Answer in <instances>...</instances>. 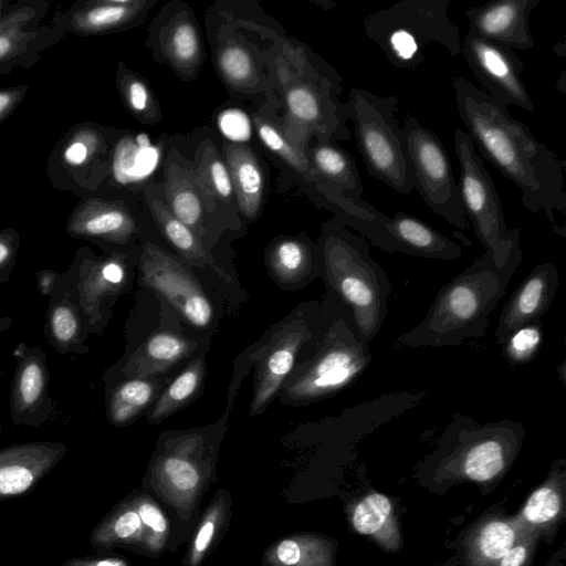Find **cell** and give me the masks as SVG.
<instances>
[{"instance_id":"obj_17","label":"cell","mask_w":566,"mask_h":566,"mask_svg":"<svg viewBox=\"0 0 566 566\" xmlns=\"http://www.w3.org/2000/svg\"><path fill=\"white\" fill-rule=\"evenodd\" d=\"M50 7L44 0L10 2L0 17V74L35 65L44 50L64 38L52 25H40Z\"/></svg>"},{"instance_id":"obj_39","label":"cell","mask_w":566,"mask_h":566,"mask_svg":"<svg viewBox=\"0 0 566 566\" xmlns=\"http://www.w3.org/2000/svg\"><path fill=\"white\" fill-rule=\"evenodd\" d=\"M271 268L282 280H304L321 271L319 251L307 241H279L270 254Z\"/></svg>"},{"instance_id":"obj_26","label":"cell","mask_w":566,"mask_h":566,"mask_svg":"<svg viewBox=\"0 0 566 566\" xmlns=\"http://www.w3.org/2000/svg\"><path fill=\"white\" fill-rule=\"evenodd\" d=\"M43 333L48 344L59 354L85 355L90 352L81 311L60 279L49 296Z\"/></svg>"},{"instance_id":"obj_6","label":"cell","mask_w":566,"mask_h":566,"mask_svg":"<svg viewBox=\"0 0 566 566\" xmlns=\"http://www.w3.org/2000/svg\"><path fill=\"white\" fill-rule=\"evenodd\" d=\"M396 96H379L352 87L345 103L346 116L354 123V136L368 174L401 195L413 189L402 127L395 112Z\"/></svg>"},{"instance_id":"obj_14","label":"cell","mask_w":566,"mask_h":566,"mask_svg":"<svg viewBox=\"0 0 566 566\" xmlns=\"http://www.w3.org/2000/svg\"><path fill=\"white\" fill-rule=\"evenodd\" d=\"M125 258L117 253L96 256L80 248L60 280L77 304L87 333L101 334L108 318L109 302L126 284Z\"/></svg>"},{"instance_id":"obj_8","label":"cell","mask_w":566,"mask_h":566,"mask_svg":"<svg viewBox=\"0 0 566 566\" xmlns=\"http://www.w3.org/2000/svg\"><path fill=\"white\" fill-rule=\"evenodd\" d=\"M335 221L353 228L386 252L441 261H454L462 255L461 245L422 219L402 211L388 217L365 200H347Z\"/></svg>"},{"instance_id":"obj_52","label":"cell","mask_w":566,"mask_h":566,"mask_svg":"<svg viewBox=\"0 0 566 566\" xmlns=\"http://www.w3.org/2000/svg\"><path fill=\"white\" fill-rule=\"evenodd\" d=\"M61 273L51 269H41L35 273L36 289L42 296H50L59 282Z\"/></svg>"},{"instance_id":"obj_31","label":"cell","mask_w":566,"mask_h":566,"mask_svg":"<svg viewBox=\"0 0 566 566\" xmlns=\"http://www.w3.org/2000/svg\"><path fill=\"white\" fill-rule=\"evenodd\" d=\"M530 532L517 518L490 517L481 522L464 542L470 566H491Z\"/></svg>"},{"instance_id":"obj_38","label":"cell","mask_w":566,"mask_h":566,"mask_svg":"<svg viewBox=\"0 0 566 566\" xmlns=\"http://www.w3.org/2000/svg\"><path fill=\"white\" fill-rule=\"evenodd\" d=\"M145 193L149 210L164 237L189 261L214 268L212 258L205 250L197 234L171 213L165 200L151 188H148Z\"/></svg>"},{"instance_id":"obj_48","label":"cell","mask_w":566,"mask_h":566,"mask_svg":"<svg viewBox=\"0 0 566 566\" xmlns=\"http://www.w3.org/2000/svg\"><path fill=\"white\" fill-rule=\"evenodd\" d=\"M539 535L530 531L524 538L491 566H531Z\"/></svg>"},{"instance_id":"obj_2","label":"cell","mask_w":566,"mask_h":566,"mask_svg":"<svg viewBox=\"0 0 566 566\" xmlns=\"http://www.w3.org/2000/svg\"><path fill=\"white\" fill-rule=\"evenodd\" d=\"M523 261L520 241L507 259L499 263L485 250L471 265L442 285L424 317L395 339V346L442 348L483 337L490 316L504 296L507 285Z\"/></svg>"},{"instance_id":"obj_44","label":"cell","mask_w":566,"mask_h":566,"mask_svg":"<svg viewBox=\"0 0 566 566\" xmlns=\"http://www.w3.org/2000/svg\"><path fill=\"white\" fill-rule=\"evenodd\" d=\"M203 375V361L190 364L167 387L157 400L150 416V422H158L187 402L197 391Z\"/></svg>"},{"instance_id":"obj_20","label":"cell","mask_w":566,"mask_h":566,"mask_svg":"<svg viewBox=\"0 0 566 566\" xmlns=\"http://www.w3.org/2000/svg\"><path fill=\"white\" fill-rule=\"evenodd\" d=\"M153 2L147 0H78L55 11L51 25L64 36H94L133 27Z\"/></svg>"},{"instance_id":"obj_35","label":"cell","mask_w":566,"mask_h":566,"mask_svg":"<svg viewBox=\"0 0 566 566\" xmlns=\"http://www.w3.org/2000/svg\"><path fill=\"white\" fill-rule=\"evenodd\" d=\"M190 343L172 333H157L140 346L124 364L120 374L127 378L163 373L185 357Z\"/></svg>"},{"instance_id":"obj_11","label":"cell","mask_w":566,"mask_h":566,"mask_svg":"<svg viewBox=\"0 0 566 566\" xmlns=\"http://www.w3.org/2000/svg\"><path fill=\"white\" fill-rule=\"evenodd\" d=\"M402 133L413 188L436 214L460 231H468L459 185L442 142L412 115L406 117Z\"/></svg>"},{"instance_id":"obj_9","label":"cell","mask_w":566,"mask_h":566,"mask_svg":"<svg viewBox=\"0 0 566 566\" xmlns=\"http://www.w3.org/2000/svg\"><path fill=\"white\" fill-rule=\"evenodd\" d=\"M454 151L460 167V196L468 221L484 250L503 263L521 231L509 229L502 202L492 177L473 142L461 128L453 133Z\"/></svg>"},{"instance_id":"obj_42","label":"cell","mask_w":566,"mask_h":566,"mask_svg":"<svg viewBox=\"0 0 566 566\" xmlns=\"http://www.w3.org/2000/svg\"><path fill=\"white\" fill-rule=\"evenodd\" d=\"M116 85L123 103L133 116L147 124H155L160 119L159 105L148 84L123 62L117 65Z\"/></svg>"},{"instance_id":"obj_13","label":"cell","mask_w":566,"mask_h":566,"mask_svg":"<svg viewBox=\"0 0 566 566\" xmlns=\"http://www.w3.org/2000/svg\"><path fill=\"white\" fill-rule=\"evenodd\" d=\"M214 480V459L199 436L167 442L149 468L150 488L184 522L195 514Z\"/></svg>"},{"instance_id":"obj_10","label":"cell","mask_w":566,"mask_h":566,"mask_svg":"<svg viewBox=\"0 0 566 566\" xmlns=\"http://www.w3.org/2000/svg\"><path fill=\"white\" fill-rule=\"evenodd\" d=\"M118 133L95 122L69 128L51 149L46 175L53 188L85 198L104 184Z\"/></svg>"},{"instance_id":"obj_47","label":"cell","mask_w":566,"mask_h":566,"mask_svg":"<svg viewBox=\"0 0 566 566\" xmlns=\"http://www.w3.org/2000/svg\"><path fill=\"white\" fill-rule=\"evenodd\" d=\"M20 248V233L14 228L0 230V283H7L15 265Z\"/></svg>"},{"instance_id":"obj_53","label":"cell","mask_w":566,"mask_h":566,"mask_svg":"<svg viewBox=\"0 0 566 566\" xmlns=\"http://www.w3.org/2000/svg\"><path fill=\"white\" fill-rule=\"evenodd\" d=\"M10 4V1L8 0H0V17L3 14L8 6Z\"/></svg>"},{"instance_id":"obj_46","label":"cell","mask_w":566,"mask_h":566,"mask_svg":"<svg viewBox=\"0 0 566 566\" xmlns=\"http://www.w3.org/2000/svg\"><path fill=\"white\" fill-rule=\"evenodd\" d=\"M543 332L541 319L516 329L502 344V355L505 360L511 366H518L533 360L542 347Z\"/></svg>"},{"instance_id":"obj_5","label":"cell","mask_w":566,"mask_h":566,"mask_svg":"<svg viewBox=\"0 0 566 566\" xmlns=\"http://www.w3.org/2000/svg\"><path fill=\"white\" fill-rule=\"evenodd\" d=\"M524 437L522 421L500 419L480 423L457 411L432 458L439 471L484 483L500 478L511 467Z\"/></svg>"},{"instance_id":"obj_28","label":"cell","mask_w":566,"mask_h":566,"mask_svg":"<svg viewBox=\"0 0 566 566\" xmlns=\"http://www.w3.org/2000/svg\"><path fill=\"white\" fill-rule=\"evenodd\" d=\"M338 543L316 532H296L280 537L269 545L262 556V566H336Z\"/></svg>"},{"instance_id":"obj_54","label":"cell","mask_w":566,"mask_h":566,"mask_svg":"<svg viewBox=\"0 0 566 566\" xmlns=\"http://www.w3.org/2000/svg\"><path fill=\"white\" fill-rule=\"evenodd\" d=\"M1 285H2V284L0 283V290H1Z\"/></svg>"},{"instance_id":"obj_40","label":"cell","mask_w":566,"mask_h":566,"mask_svg":"<svg viewBox=\"0 0 566 566\" xmlns=\"http://www.w3.org/2000/svg\"><path fill=\"white\" fill-rule=\"evenodd\" d=\"M254 127L262 144L300 175L314 198L323 182L313 169L307 150L290 143L277 127L260 116L254 118Z\"/></svg>"},{"instance_id":"obj_33","label":"cell","mask_w":566,"mask_h":566,"mask_svg":"<svg viewBox=\"0 0 566 566\" xmlns=\"http://www.w3.org/2000/svg\"><path fill=\"white\" fill-rule=\"evenodd\" d=\"M565 460H556L547 479L528 496L518 521L530 531L548 535L564 515Z\"/></svg>"},{"instance_id":"obj_37","label":"cell","mask_w":566,"mask_h":566,"mask_svg":"<svg viewBox=\"0 0 566 566\" xmlns=\"http://www.w3.org/2000/svg\"><path fill=\"white\" fill-rule=\"evenodd\" d=\"M350 522L356 532L371 536L384 547L399 549L400 535L389 497L381 493H370L357 502L350 513Z\"/></svg>"},{"instance_id":"obj_18","label":"cell","mask_w":566,"mask_h":566,"mask_svg":"<svg viewBox=\"0 0 566 566\" xmlns=\"http://www.w3.org/2000/svg\"><path fill=\"white\" fill-rule=\"evenodd\" d=\"M143 281L161 294L190 324L207 326L212 306L188 270L174 256L147 243L140 255Z\"/></svg>"},{"instance_id":"obj_22","label":"cell","mask_w":566,"mask_h":566,"mask_svg":"<svg viewBox=\"0 0 566 566\" xmlns=\"http://www.w3.org/2000/svg\"><path fill=\"white\" fill-rule=\"evenodd\" d=\"M66 453L54 441L15 443L0 449V502L21 496L46 476Z\"/></svg>"},{"instance_id":"obj_49","label":"cell","mask_w":566,"mask_h":566,"mask_svg":"<svg viewBox=\"0 0 566 566\" xmlns=\"http://www.w3.org/2000/svg\"><path fill=\"white\" fill-rule=\"evenodd\" d=\"M219 126L222 134L231 143H242L251 136V123L248 116L238 109L226 111L219 117Z\"/></svg>"},{"instance_id":"obj_29","label":"cell","mask_w":566,"mask_h":566,"mask_svg":"<svg viewBox=\"0 0 566 566\" xmlns=\"http://www.w3.org/2000/svg\"><path fill=\"white\" fill-rule=\"evenodd\" d=\"M158 45L166 62L181 74L199 69L203 48L199 28L188 9L178 10L158 32Z\"/></svg>"},{"instance_id":"obj_24","label":"cell","mask_w":566,"mask_h":566,"mask_svg":"<svg viewBox=\"0 0 566 566\" xmlns=\"http://www.w3.org/2000/svg\"><path fill=\"white\" fill-rule=\"evenodd\" d=\"M541 0H494L469 8L464 17L469 32L513 50H530L535 42L530 28V14Z\"/></svg>"},{"instance_id":"obj_41","label":"cell","mask_w":566,"mask_h":566,"mask_svg":"<svg viewBox=\"0 0 566 566\" xmlns=\"http://www.w3.org/2000/svg\"><path fill=\"white\" fill-rule=\"evenodd\" d=\"M156 385L148 379L135 377L116 384L107 392V417L114 426L133 421L154 397Z\"/></svg>"},{"instance_id":"obj_19","label":"cell","mask_w":566,"mask_h":566,"mask_svg":"<svg viewBox=\"0 0 566 566\" xmlns=\"http://www.w3.org/2000/svg\"><path fill=\"white\" fill-rule=\"evenodd\" d=\"M15 367L10 389V415L14 426L40 427L56 409L49 395L46 355L39 346L21 342L13 348Z\"/></svg>"},{"instance_id":"obj_43","label":"cell","mask_w":566,"mask_h":566,"mask_svg":"<svg viewBox=\"0 0 566 566\" xmlns=\"http://www.w3.org/2000/svg\"><path fill=\"white\" fill-rule=\"evenodd\" d=\"M217 66L226 83L235 90L252 91L260 84L256 63L242 44L228 40L217 53Z\"/></svg>"},{"instance_id":"obj_51","label":"cell","mask_w":566,"mask_h":566,"mask_svg":"<svg viewBox=\"0 0 566 566\" xmlns=\"http://www.w3.org/2000/svg\"><path fill=\"white\" fill-rule=\"evenodd\" d=\"M62 566H130L122 556L97 554L94 556L71 557Z\"/></svg>"},{"instance_id":"obj_12","label":"cell","mask_w":566,"mask_h":566,"mask_svg":"<svg viewBox=\"0 0 566 566\" xmlns=\"http://www.w3.org/2000/svg\"><path fill=\"white\" fill-rule=\"evenodd\" d=\"M340 77L334 71L314 70L305 78H296L284 91L289 142L307 150L311 136L318 142L350 138L346 126L345 104L338 101Z\"/></svg>"},{"instance_id":"obj_34","label":"cell","mask_w":566,"mask_h":566,"mask_svg":"<svg viewBox=\"0 0 566 566\" xmlns=\"http://www.w3.org/2000/svg\"><path fill=\"white\" fill-rule=\"evenodd\" d=\"M191 168L206 209L216 213L219 208L235 207L229 169L210 139L197 148Z\"/></svg>"},{"instance_id":"obj_45","label":"cell","mask_w":566,"mask_h":566,"mask_svg":"<svg viewBox=\"0 0 566 566\" xmlns=\"http://www.w3.org/2000/svg\"><path fill=\"white\" fill-rule=\"evenodd\" d=\"M149 535L153 557L159 556L169 535V523L159 504L147 493L135 490L127 495Z\"/></svg>"},{"instance_id":"obj_15","label":"cell","mask_w":566,"mask_h":566,"mask_svg":"<svg viewBox=\"0 0 566 566\" xmlns=\"http://www.w3.org/2000/svg\"><path fill=\"white\" fill-rule=\"evenodd\" d=\"M337 300L328 312L310 305L292 322L281 326L269 343L256 375L254 396L251 401L252 416L261 412L293 369L295 359L306 345H316L329 324Z\"/></svg>"},{"instance_id":"obj_25","label":"cell","mask_w":566,"mask_h":566,"mask_svg":"<svg viewBox=\"0 0 566 566\" xmlns=\"http://www.w3.org/2000/svg\"><path fill=\"white\" fill-rule=\"evenodd\" d=\"M90 543L96 554L123 547L153 557L149 535L128 496L96 524Z\"/></svg>"},{"instance_id":"obj_3","label":"cell","mask_w":566,"mask_h":566,"mask_svg":"<svg viewBox=\"0 0 566 566\" xmlns=\"http://www.w3.org/2000/svg\"><path fill=\"white\" fill-rule=\"evenodd\" d=\"M321 272L334 296L350 313L355 326L371 343L389 311L391 284L370 255L367 241L336 221H327L318 245Z\"/></svg>"},{"instance_id":"obj_4","label":"cell","mask_w":566,"mask_h":566,"mask_svg":"<svg viewBox=\"0 0 566 566\" xmlns=\"http://www.w3.org/2000/svg\"><path fill=\"white\" fill-rule=\"evenodd\" d=\"M450 4L451 0H403L367 14L363 29L391 65L416 70L431 44L460 54L462 36L448 15Z\"/></svg>"},{"instance_id":"obj_50","label":"cell","mask_w":566,"mask_h":566,"mask_svg":"<svg viewBox=\"0 0 566 566\" xmlns=\"http://www.w3.org/2000/svg\"><path fill=\"white\" fill-rule=\"evenodd\" d=\"M29 85L0 88V124L9 118L24 101Z\"/></svg>"},{"instance_id":"obj_36","label":"cell","mask_w":566,"mask_h":566,"mask_svg":"<svg viewBox=\"0 0 566 566\" xmlns=\"http://www.w3.org/2000/svg\"><path fill=\"white\" fill-rule=\"evenodd\" d=\"M232 499L228 490L219 489L202 513L190 539L185 566H200L228 530L232 515Z\"/></svg>"},{"instance_id":"obj_23","label":"cell","mask_w":566,"mask_h":566,"mask_svg":"<svg viewBox=\"0 0 566 566\" xmlns=\"http://www.w3.org/2000/svg\"><path fill=\"white\" fill-rule=\"evenodd\" d=\"M559 286V273L552 262L532 269L504 304L494 337L502 345L516 329L539 321L551 307Z\"/></svg>"},{"instance_id":"obj_7","label":"cell","mask_w":566,"mask_h":566,"mask_svg":"<svg viewBox=\"0 0 566 566\" xmlns=\"http://www.w3.org/2000/svg\"><path fill=\"white\" fill-rule=\"evenodd\" d=\"M371 361L369 343L338 301L333 317L311 356L286 389L293 402L307 403L333 396L355 382Z\"/></svg>"},{"instance_id":"obj_16","label":"cell","mask_w":566,"mask_h":566,"mask_svg":"<svg viewBox=\"0 0 566 566\" xmlns=\"http://www.w3.org/2000/svg\"><path fill=\"white\" fill-rule=\"evenodd\" d=\"M460 54L493 99L505 107L513 105L535 112V103L521 77L524 64L512 48L468 31L462 38Z\"/></svg>"},{"instance_id":"obj_21","label":"cell","mask_w":566,"mask_h":566,"mask_svg":"<svg viewBox=\"0 0 566 566\" xmlns=\"http://www.w3.org/2000/svg\"><path fill=\"white\" fill-rule=\"evenodd\" d=\"M65 232L73 239L125 244L137 233V226L123 201L90 196L81 198L71 210Z\"/></svg>"},{"instance_id":"obj_32","label":"cell","mask_w":566,"mask_h":566,"mask_svg":"<svg viewBox=\"0 0 566 566\" xmlns=\"http://www.w3.org/2000/svg\"><path fill=\"white\" fill-rule=\"evenodd\" d=\"M321 181L332 191L353 201H363L364 186L355 159L332 142H318L307 149Z\"/></svg>"},{"instance_id":"obj_1","label":"cell","mask_w":566,"mask_h":566,"mask_svg":"<svg viewBox=\"0 0 566 566\" xmlns=\"http://www.w3.org/2000/svg\"><path fill=\"white\" fill-rule=\"evenodd\" d=\"M457 109L479 154L521 192L522 205L543 212L554 232L565 237L555 212H566L564 170L566 163L534 137L530 127L464 76L451 84Z\"/></svg>"},{"instance_id":"obj_27","label":"cell","mask_w":566,"mask_h":566,"mask_svg":"<svg viewBox=\"0 0 566 566\" xmlns=\"http://www.w3.org/2000/svg\"><path fill=\"white\" fill-rule=\"evenodd\" d=\"M164 200L171 213L196 234L203 229L205 206L191 164L174 150L165 161Z\"/></svg>"},{"instance_id":"obj_30","label":"cell","mask_w":566,"mask_h":566,"mask_svg":"<svg viewBox=\"0 0 566 566\" xmlns=\"http://www.w3.org/2000/svg\"><path fill=\"white\" fill-rule=\"evenodd\" d=\"M224 156L237 207L243 217L254 219L261 210L264 195V178L259 160L243 143L224 144Z\"/></svg>"}]
</instances>
